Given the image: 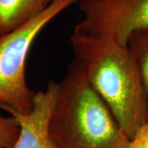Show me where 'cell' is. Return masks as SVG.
<instances>
[{"mask_svg": "<svg viewBox=\"0 0 148 148\" xmlns=\"http://www.w3.org/2000/svg\"><path fill=\"white\" fill-rule=\"evenodd\" d=\"M70 43L75 60L88 82L131 139L148 122V100L127 45L76 32L70 36Z\"/></svg>", "mask_w": 148, "mask_h": 148, "instance_id": "1", "label": "cell"}, {"mask_svg": "<svg viewBox=\"0 0 148 148\" xmlns=\"http://www.w3.org/2000/svg\"><path fill=\"white\" fill-rule=\"evenodd\" d=\"M49 134L56 148H126L130 141L75 59L58 83Z\"/></svg>", "mask_w": 148, "mask_h": 148, "instance_id": "2", "label": "cell"}, {"mask_svg": "<svg viewBox=\"0 0 148 148\" xmlns=\"http://www.w3.org/2000/svg\"><path fill=\"white\" fill-rule=\"evenodd\" d=\"M78 0H53L39 15L0 36V107L27 114L35 92L28 86L26 62L32 44L50 21Z\"/></svg>", "mask_w": 148, "mask_h": 148, "instance_id": "3", "label": "cell"}, {"mask_svg": "<svg viewBox=\"0 0 148 148\" xmlns=\"http://www.w3.org/2000/svg\"><path fill=\"white\" fill-rule=\"evenodd\" d=\"M82 14L73 32L127 45L133 32L148 29V0H80Z\"/></svg>", "mask_w": 148, "mask_h": 148, "instance_id": "4", "label": "cell"}, {"mask_svg": "<svg viewBox=\"0 0 148 148\" xmlns=\"http://www.w3.org/2000/svg\"><path fill=\"white\" fill-rule=\"evenodd\" d=\"M58 91V83L49 82L45 90L35 92L33 107L27 114L3 108L16 119L20 133L11 148H56L49 134V123Z\"/></svg>", "mask_w": 148, "mask_h": 148, "instance_id": "5", "label": "cell"}, {"mask_svg": "<svg viewBox=\"0 0 148 148\" xmlns=\"http://www.w3.org/2000/svg\"><path fill=\"white\" fill-rule=\"evenodd\" d=\"M53 0H0V36L12 32L45 10Z\"/></svg>", "mask_w": 148, "mask_h": 148, "instance_id": "6", "label": "cell"}, {"mask_svg": "<svg viewBox=\"0 0 148 148\" xmlns=\"http://www.w3.org/2000/svg\"><path fill=\"white\" fill-rule=\"evenodd\" d=\"M127 45L138 66L148 100V29L133 32Z\"/></svg>", "mask_w": 148, "mask_h": 148, "instance_id": "7", "label": "cell"}, {"mask_svg": "<svg viewBox=\"0 0 148 148\" xmlns=\"http://www.w3.org/2000/svg\"><path fill=\"white\" fill-rule=\"evenodd\" d=\"M20 133V126L13 116L0 115V148H11Z\"/></svg>", "mask_w": 148, "mask_h": 148, "instance_id": "8", "label": "cell"}, {"mask_svg": "<svg viewBox=\"0 0 148 148\" xmlns=\"http://www.w3.org/2000/svg\"><path fill=\"white\" fill-rule=\"evenodd\" d=\"M126 148H148V122L138 129Z\"/></svg>", "mask_w": 148, "mask_h": 148, "instance_id": "9", "label": "cell"}]
</instances>
